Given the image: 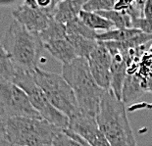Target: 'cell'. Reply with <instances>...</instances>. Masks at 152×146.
<instances>
[{
	"label": "cell",
	"mask_w": 152,
	"mask_h": 146,
	"mask_svg": "<svg viewBox=\"0 0 152 146\" xmlns=\"http://www.w3.org/2000/svg\"><path fill=\"white\" fill-rule=\"evenodd\" d=\"M79 18L86 27H88L92 31H108L114 28V25L111 22L108 21L107 19L101 17L97 13L86 12L83 10L80 13Z\"/></svg>",
	"instance_id": "14"
},
{
	"label": "cell",
	"mask_w": 152,
	"mask_h": 146,
	"mask_svg": "<svg viewBox=\"0 0 152 146\" xmlns=\"http://www.w3.org/2000/svg\"><path fill=\"white\" fill-rule=\"evenodd\" d=\"M52 146H83V145L79 141H77L76 139L71 137L69 134H67L64 131V129H61L53 138Z\"/></svg>",
	"instance_id": "23"
},
{
	"label": "cell",
	"mask_w": 152,
	"mask_h": 146,
	"mask_svg": "<svg viewBox=\"0 0 152 146\" xmlns=\"http://www.w3.org/2000/svg\"><path fill=\"white\" fill-rule=\"evenodd\" d=\"M86 0H64L58 1L53 19L63 25L68 24L74 19L79 17L83 11Z\"/></svg>",
	"instance_id": "10"
},
{
	"label": "cell",
	"mask_w": 152,
	"mask_h": 146,
	"mask_svg": "<svg viewBox=\"0 0 152 146\" xmlns=\"http://www.w3.org/2000/svg\"><path fill=\"white\" fill-rule=\"evenodd\" d=\"M69 129L83 137L90 146H111L102 134L93 116L80 112L69 119Z\"/></svg>",
	"instance_id": "9"
},
{
	"label": "cell",
	"mask_w": 152,
	"mask_h": 146,
	"mask_svg": "<svg viewBox=\"0 0 152 146\" xmlns=\"http://www.w3.org/2000/svg\"><path fill=\"white\" fill-rule=\"evenodd\" d=\"M0 146H10L7 140L5 128V121L0 118Z\"/></svg>",
	"instance_id": "26"
},
{
	"label": "cell",
	"mask_w": 152,
	"mask_h": 146,
	"mask_svg": "<svg viewBox=\"0 0 152 146\" xmlns=\"http://www.w3.org/2000/svg\"><path fill=\"white\" fill-rule=\"evenodd\" d=\"M43 48H45L54 58H56L63 65L70 64L75 59L79 58L72 44L68 41L67 38L44 43Z\"/></svg>",
	"instance_id": "11"
},
{
	"label": "cell",
	"mask_w": 152,
	"mask_h": 146,
	"mask_svg": "<svg viewBox=\"0 0 152 146\" xmlns=\"http://www.w3.org/2000/svg\"><path fill=\"white\" fill-rule=\"evenodd\" d=\"M132 28L141 31L143 34L152 35V20L140 18L132 20Z\"/></svg>",
	"instance_id": "24"
},
{
	"label": "cell",
	"mask_w": 152,
	"mask_h": 146,
	"mask_svg": "<svg viewBox=\"0 0 152 146\" xmlns=\"http://www.w3.org/2000/svg\"><path fill=\"white\" fill-rule=\"evenodd\" d=\"M132 1H128V0H120V1H116L114 9L113 10L121 12V13H127V11L130 9Z\"/></svg>",
	"instance_id": "25"
},
{
	"label": "cell",
	"mask_w": 152,
	"mask_h": 146,
	"mask_svg": "<svg viewBox=\"0 0 152 146\" xmlns=\"http://www.w3.org/2000/svg\"><path fill=\"white\" fill-rule=\"evenodd\" d=\"M115 3V0H88L85 3L83 10L92 13L110 11L114 9Z\"/></svg>",
	"instance_id": "22"
},
{
	"label": "cell",
	"mask_w": 152,
	"mask_h": 146,
	"mask_svg": "<svg viewBox=\"0 0 152 146\" xmlns=\"http://www.w3.org/2000/svg\"><path fill=\"white\" fill-rule=\"evenodd\" d=\"M142 34V31L137 28H113L108 31L97 32L96 40L101 42H127Z\"/></svg>",
	"instance_id": "13"
},
{
	"label": "cell",
	"mask_w": 152,
	"mask_h": 146,
	"mask_svg": "<svg viewBox=\"0 0 152 146\" xmlns=\"http://www.w3.org/2000/svg\"><path fill=\"white\" fill-rule=\"evenodd\" d=\"M88 65L90 73H91L97 85L106 91L110 90V87H111V69L103 67L101 65L91 62V61H88Z\"/></svg>",
	"instance_id": "17"
},
{
	"label": "cell",
	"mask_w": 152,
	"mask_h": 146,
	"mask_svg": "<svg viewBox=\"0 0 152 146\" xmlns=\"http://www.w3.org/2000/svg\"><path fill=\"white\" fill-rule=\"evenodd\" d=\"M142 87H143L145 92L152 93V74L147 77L146 79L142 80Z\"/></svg>",
	"instance_id": "28"
},
{
	"label": "cell",
	"mask_w": 152,
	"mask_h": 146,
	"mask_svg": "<svg viewBox=\"0 0 152 146\" xmlns=\"http://www.w3.org/2000/svg\"><path fill=\"white\" fill-rule=\"evenodd\" d=\"M145 93L142 87V79L137 74H127L122 90V101L125 104L131 103L140 98Z\"/></svg>",
	"instance_id": "12"
},
{
	"label": "cell",
	"mask_w": 152,
	"mask_h": 146,
	"mask_svg": "<svg viewBox=\"0 0 152 146\" xmlns=\"http://www.w3.org/2000/svg\"><path fill=\"white\" fill-rule=\"evenodd\" d=\"M96 123L111 146H137L127 117L126 104L111 90L105 91L102 97Z\"/></svg>",
	"instance_id": "1"
},
{
	"label": "cell",
	"mask_w": 152,
	"mask_h": 146,
	"mask_svg": "<svg viewBox=\"0 0 152 146\" xmlns=\"http://www.w3.org/2000/svg\"><path fill=\"white\" fill-rule=\"evenodd\" d=\"M143 18L152 20V0L145 1L144 8H143Z\"/></svg>",
	"instance_id": "27"
},
{
	"label": "cell",
	"mask_w": 152,
	"mask_h": 146,
	"mask_svg": "<svg viewBox=\"0 0 152 146\" xmlns=\"http://www.w3.org/2000/svg\"><path fill=\"white\" fill-rule=\"evenodd\" d=\"M88 61L94 62L98 65H101L103 67L109 68L111 69V65H112V56L110 54L108 48L106 47V45L104 44V42L97 41V44L94 47V49L91 52V54L89 55Z\"/></svg>",
	"instance_id": "21"
},
{
	"label": "cell",
	"mask_w": 152,
	"mask_h": 146,
	"mask_svg": "<svg viewBox=\"0 0 152 146\" xmlns=\"http://www.w3.org/2000/svg\"><path fill=\"white\" fill-rule=\"evenodd\" d=\"M8 143L12 146H52L61 129L43 119L16 117L5 121Z\"/></svg>",
	"instance_id": "4"
},
{
	"label": "cell",
	"mask_w": 152,
	"mask_h": 146,
	"mask_svg": "<svg viewBox=\"0 0 152 146\" xmlns=\"http://www.w3.org/2000/svg\"><path fill=\"white\" fill-rule=\"evenodd\" d=\"M65 26H66L67 34H77V35H80V36L87 38V39L96 40L97 32L95 31L90 30L88 27H86V26L80 21V19L79 17L69 22Z\"/></svg>",
	"instance_id": "20"
},
{
	"label": "cell",
	"mask_w": 152,
	"mask_h": 146,
	"mask_svg": "<svg viewBox=\"0 0 152 146\" xmlns=\"http://www.w3.org/2000/svg\"><path fill=\"white\" fill-rule=\"evenodd\" d=\"M62 77L75 93L80 111L96 118L106 90L95 82L87 59L77 58L70 64L63 65Z\"/></svg>",
	"instance_id": "3"
},
{
	"label": "cell",
	"mask_w": 152,
	"mask_h": 146,
	"mask_svg": "<svg viewBox=\"0 0 152 146\" xmlns=\"http://www.w3.org/2000/svg\"><path fill=\"white\" fill-rule=\"evenodd\" d=\"M66 38L72 44L77 57L85 58V59H88L89 55L91 54L96 44H97V40L87 39V38L77 34H67Z\"/></svg>",
	"instance_id": "15"
},
{
	"label": "cell",
	"mask_w": 152,
	"mask_h": 146,
	"mask_svg": "<svg viewBox=\"0 0 152 146\" xmlns=\"http://www.w3.org/2000/svg\"><path fill=\"white\" fill-rule=\"evenodd\" d=\"M13 3H14V1H0V5H10Z\"/></svg>",
	"instance_id": "29"
},
{
	"label": "cell",
	"mask_w": 152,
	"mask_h": 146,
	"mask_svg": "<svg viewBox=\"0 0 152 146\" xmlns=\"http://www.w3.org/2000/svg\"><path fill=\"white\" fill-rule=\"evenodd\" d=\"M13 83L26 92L31 106L43 120L60 129L69 128V118L51 105L42 89L34 82L33 74L16 71Z\"/></svg>",
	"instance_id": "6"
},
{
	"label": "cell",
	"mask_w": 152,
	"mask_h": 146,
	"mask_svg": "<svg viewBox=\"0 0 152 146\" xmlns=\"http://www.w3.org/2000/svg\"><path fill=\"white\" fill-rule=\"evenodd\" d=\"M10 146H12V145H10Z\"/></svg>",
	"instance_id": "30"
},
{
	"label": "cell",
	"mask_w": 152,
	"mask_h": 146,
	"mask_svg": "<svg viewBox=\"0 0 152 146\" xmlns=\"http://www.w3.org/2000/svg\"><path fill=\"white\" fill-rule=\"evenodd\" d=\"M1 44L10 56L16 71L31 73L38 67L43 49L38 34L28 31L19 22L13 20L5 31Z\"/></svg>",
	"instance_id": "2"
},
{
	"label": "cell",
	"mask_w": 152,
	"mask_h": 146,
	"mask_svg": "<svg viewBox=\"0 0 152 146\" xmlns=\"http://www.w3.org/2000/svg\"><path fill=\"white\" fill-rule=\"evenodd\" d=\"M38 34L43 44L55 40L65 39L67 37L66 26L51 19L47 27Z\"/></svg>",
	"instance_id": "16"
},
{
	"label": "cell",
	"mask_w": 152,
	"mask_h": 146,
	"mask_svg": "<svg viewBox=\"0 0 152 146\" xmlns=\"http://www.w3.org/2000/svg\"><path fill=\"white\" fill-rule=\"evenodd\" d=\"M31 74L34 82L58 111L69 119L80 112L75 93L62 76L43 71L39 67L35 68Z\"/></svg>",
	"instance_id": "5"
},
{
	"label": "cell",
	"mask_w": 152,
	"mask_h": 146,
	"mask_svg": "<svg viewBox=\"0 0 152 146\" xmlns=\"http://www.w3.org/2000/svg\"><path fill=\"white\" fill-rule=\"evenodd\" d=\"M15 74L16 69L12 63L10 56L3 47V45L0 44V80L13 82Z\"/></svg>",
	"instance_id": "19"
},
{
	"label": "cell",
	"mask_w": 152,
	"mask_h": 146,
	"mask_svg": "<svg viewBox=\"0 0 152 146\" xmlns=\"http://www.w3.org/2000/svg\"><path fill=\"white\" fill-rule=\"evenodd\" d=\"M14 20L19 22L28 31L39 34L47 27L51 18L38 7L35 0H27L12 12Z\"/></svg>",
	"instance_id": "8"
},
{
	"label": "cell",
	"mask_w": 152,
	"mask_h": 146,
	"mask_svg": "<svg viewBox=\"0 0 152 146\" xmlns=\"http://www.w3.org/2000/svg\"><path fill=\"white\" fill-rule=\"evenodd\" d=\"M97 14L101 17L107 19L114 25L115 28L123 30V28H132V20L129 15L125 13L117 12L115 10L110 11H101L97 12Z\"/></svg>",
	"instance_id": "18"
},
{
	"label": "cell",
	"mask_w": 152,
	"mask_h": 146,
	"mask_svg": "<svg viewBox=\"0 0 152 146\" xmlns=\"http://www.w3.org/2000/svg\"><path fill=\"white\" fill-rule=\"evenodd\" d=\"M16 117L42 119L24 90L11 82L0 80V118L6 121Z\"/></svg>",
	"instance_id": "7"
}]
</instances>
